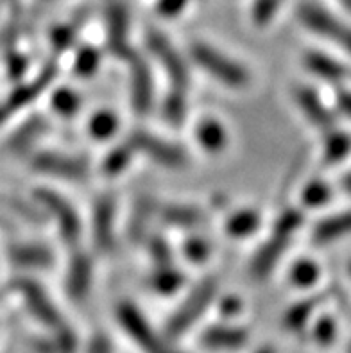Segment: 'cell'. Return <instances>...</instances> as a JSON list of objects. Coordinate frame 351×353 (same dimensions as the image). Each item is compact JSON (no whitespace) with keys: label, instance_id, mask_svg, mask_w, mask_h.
I'll use <instances>...</instances> for the list:
<instances>
[{"label":"cell","instance_id":"836d02e7","mask_svg":"<svg viewBox=\"0 0 351 353\" xmlns=\"http://www.w3.org/2000/svg\"><path fill=\"white\" fill-rule=\"evenodd\" d=\"M185 255L192 262H203L210 256V242L203 239H192L185 242Z\"/></svg>","mask_w":351,"mask_h":353},{"label":"cell","instance_id":"d6986e66","mask_svg":"<svg viewBox=\"0 0 351 353\" xmlns=\"http://www.w3.org/2000/svg\"><path fill=\"white\" fill-rule=\"evenodd\" d=\"M305 65L314 76L323 77V79L341 81L348 76V70L344 65H341L337 59L328 58L325 54L308 52L305 56Z\"/></svg>","mask_w":351,"mask_h":353},{"label":"cell","instance_id":"f1b7e54d","mask_svg":"<svg viewBox=\"0 0 351 353\" xmlns=\"http://www.w3.org/2000/svg\"><path fill=\"white\" fill-rule=\"evenodd\" d=\"M99 67V54L94 49H83L74 61V72L81 77L92 76Z\"/></svg>","mask_w":351,"mask_h":353},{"label":"cell","instance_id":"ac0fdd59","mask_svg":"<svg viewBox=\"0 0 351 353\" xmlns=\"http://www.w3.org/2000/svg\"><path fill=\"white\" fill-rule=\"evenodd\" d=\"M321 301H323V296H312V298L298 301L294 307H290L289 312L285 314V318H283L285 330H289V332L305 330L308 323H310V319L314 318V314H316Z\"/></svg>","mask_w":351,"mask_h":353},{"label":"cell","instance_id":"9a60e30c","mask_svg":"<svg viewBox=\"0 0 351 353\" xmlns=\"http://www.w3.org/2000/svg\"><path fill=\"white\" fill-rule=\"evenodd\" d=\"M351 233V210L343 212V214L330 215L326 219L316 224V228L312 230V242L316 246H326L332 242L343 239L344 235Z\"/></svg>","mask_w":351,"mask_h":353},{"label":"cell","instance_id":"d590c367","mask_svg":"<svg viewBox=\"0 0 351 353\" xmlns=\"http://www.w3.org/2000/svg\"><path fill=\"white\" fill-rule=\"evenodd\" d=\"M86 353H113L112 341H110V337L103 336V334H97L88 343Z\"/></svg>","mask_w":351,"mask_h":353},{"label":"cell","instance_id":"7402d4cb","mask_svg":"<svg viewBox=\"0 0 351 353\" xmlns=\"http://www.w3.org/2000/svg\"><path fill=\"white\" fill-rule=\"evenodd\" d=\"M258 224H260V215L254 210H240L237 214H233L226 223V232L232 235V237H248L251 233H254L258 230Z\"/></svg>","mask_w":351,"mask_h":353},{"label":"cell","instance_id":"e0dca14e","mask_svg":"<svg viewBox=\"0 0 351 353\" xmlns=\"http://www.w3.org/2000/svg\"><path fill=\"white\" fill-rule=\"evenodd\" d=\"M90 283H92V264L85 255H77L72 260L68 269L67 289L70 292L72 300H85L88 294Z\"/></svg>","mask_w":351,"mask_h":353},{"label":"cell","instance_id":"52a82bcc","mask_svg":"<svg viewBox=\"0 0 351 353\" xmlns=\"http://www.w3.org/2000/svg\"><path fill=\"white\" fill-rule=\"evenodd\" d=\"M147 45L154 58L163 65V70L170 79V85L174 86V92L185 94L188 88V70L185 65V59L174 49L169 38L158 31H151L147 36Z\"/></svg>","mask_w":351,"mask_h":353},{"label":"cell","instance_id":"44dd1931","mask_svg":"<svg viewBox=\"0 0 351 353\" xmlns=\"http://www.w3.org/2000/svg\"><path fill=\"white\" fill-rule=\"evenodd\" d=\"M197 140L206 151L217 152L226 145V131L221 122L208 119V121L201 122L197 128Z\"/></svg>","mask_w":351,"mask_h":353},{"label":"cell","instance_id":"6da1fadb","mask_svg":"<svg viewBox=\"0 0 351 353\" xmlns=\"http://www.w3.org/2000/svg\"><path fill=\"white\" fill-rule=\"evenodd\" d=\"M303 224V212L299 210H285L276 219L271 233L267 241L263 242L260 250L257 251L253 262H251V276L254 280H263L272 273V269L278 265L283 253L287 251L289 244L292 242L294 235L298 233Z\"/></svg>","mask_w":351,"mask_h":353},{"label":"cell","instance_id":"d4e9b609","mask_svg":"<svg viewBox=\"0 0 351 353\" xmlns=\"http://www.w3.org/2000/svg\"><path fill=\"white\" fill-rule=\"evenodd\" d=\"M321 271L312 260H299L298 264H294L290 280L296 287H310L319 278Z\"/></svg>","mask_w":351,"mask_h":353},{"label":"cell","instance_id":"f35d334b","mask_svg":"<svg viewBox=\"0 0 351 353\" xmlns=\"http://www.w3.org/2000/svg\"><path fill=\"white\" fill-rule=\"evenodd\" d=\"M337 104H339V110H341L344 115L351 117V92H344V94L339 95Z\"/></svg>","mask_w":351,"mask_h":353},{"label":"cell","instance_id":"60d3db41","mask_svg":"<svg viewBox=\"0 0 351 353\" xmlns=\"http://www.w3.org/2000/svg\"><path fill=\"white\" fill-rule=\"evenodd\" d=\"M254 353H276L271 346H263V348H258Z\"/></svg>","mask_w":351,"mask_h":353},{"label":"cell","instance_id":"7c38bea8","mask_svg":"<svg viewBox=\"0 0 351 353\" xmlns=\"http://www.w3.org/2000/svg\"><path fill=\"white\" fill-rule=\"evenodd\" d=\"M160 219L172 228H196L205 223L206 215L199 206L183 205V203H167L156 208Z\"/></svg>","mask_w":351,"mask_h":353},{"label":"cell","instance_id":"74e56055","mask_svg":"<svg viewBox=\"0 0 351 353\" xmlns=\"http://www.w3.org/2000/svg\"><path fill=\"white\" fill-rule=\"evenodd\" d=\"M187 0H160V4H158V9H160L161 14H167V17H174V14H178L179 11L183 9Z\"/></svg>","mask_w":351,"mask_h":353},{"label":"cell","instance_id":"8992f818","mask_svg":"<svg viewBox=\"0 0 351 353\" xmlns=\"http://www.w3.org/2000/svg\"><path fill=\"white\" fill-rule=\"evenodd\" d=\"M128 145L133 151L142 152L149 160L158 165L167 167V169H181L188 163L187 152L179 145H174L149 131H133L129 134Z\"/></svg>","mask_w":351,"mask_h":353},{"label":"cell","instance_id":"e575fe53","mask_svg":"<svg viewBox=\"0 0 351 353\" xmlns=\"http://www.w3.org/2000/svg\"><path fill=\"white\" fill-rule=\"evenodd\" d=\"M149 253H151L152 260L156 265L170 264L172 262V255H170V248L167 246V242L160 237H152L149 241Z\"/></svg>","mask_w":351,"mask_h":353},{"label":"cell","instance_id":"ffe728a7","mask_svg":"<svg viewBox=\"0 0 351 353\" xmlns=\"http://www.w3.org/2000/svg\"><path fill=\"white\" fill-rule=\"evenodd\" d=\"M185 283L181 271L174 269L172 264H163L156 265L154 273L151 274V287L158 294L169 296L178 292Z\"/></svg>","mask_w":351,"mask_h":353},{"label":"cell","instance_id":"277c9868","mask_svg":"<svg viewBox=\"0 0 351 353\" xmlns=\"http://www.w3.org/2000/svg\"><path fill=\"white\" fill-rule=\"evenodd\" d=\"M190 58L201 70L230 88H245L251 81L249 72L239 61L228 58L226 54L208 43L194 41L190 45Z\"/></svg>","mask_w":351,"mask_h":353},{"label":"cell","instance_id":"5bb4252c","mask_svg":"<svg viewBox=\"0 0 351 353\" xmlns=\"http://www.w3.org/2000/svg\"><path fill=\"white\" fill-rule=\"evenodd\" d=\"M296 103L303 115L307 117L308 121L316 128L321 130H334V115L328 112V108L321 103L317 94L310 88H299L296 92Z\"/></svg>","mask_w":351,"mask_h":353},{"label":"cell","instance_id":"cb8c5ba5","mask_svg":"<svg viewBox=\"0 0 351 353\" xmlns=\"http://www.w3.org/2000/svg\"><path fill=\"white\" fill-rule=\"evenodd\" d=\"M119 128V121L112 112H99L92 117V121L88 122V131L90 134L97 140H106L110 139Z\"/></svg>","mask_w":351,"mask_h":353},{"label":"cell","instance_id":"8fae6325","mask_svg":"<svg viewBox=\"0 0 351 353\" xmlns=\"http://www.w3.org/2000/svg\"><path fill=\"white\" fill-rule=\"evenodd\" d=\"M32 165L43 174L63 179H83L88 174V163L85 160L58 152H41L34 158Z\"/></svg>","mask_w":351,"mask_h":353},{"label":"cell","instance_id":"83f0119b","mask_svg":"<svg viewBox=\"0 0 351 353\" xmlns=\"http://www.w3.org/2000/svg\"><path fill=\"white\" fill-rule=\"evenodd\" d=\"M131 154H133V149L129 148V145L115 149V151H112L110 154H108L106 161H104V165H103V170L110 176L119 174V172H122V170L128 167L129 160H131Z\"/></svg>","mask_w":351,"mask_h":353},{"label":"cell","instance_id":"4316f807","mask_svg":"<svg viewBox=\"0 0 351 353\" xmlns=\"http://www.w3.org/2000/svg\"><path fill=\"white\" fill-rule=\"evenodd\" d=\"M13 259L20 264L27 265H45L50 262V253L43 248H17L13 253Z\"/></svg>","mask_w":351,"mask_h":353},{"label":"cell","instance_id":"3957f363","mask_svg":"<svg viewBox=\"0 0 351 353\" xmlns=\"http://www.w3.org/2000/svg\"><path fill=\"white\" fill-rule=\"evenodd\" d=\"M217 280L215 278H205L201 280L190 294L179 303V307L174 310V314L165 323V336L170 341H178L185 334L196 327L199 319L206 314V310L214 305L215 296H217Z\"/></svg>","mask_w":351,"mask_h":353},{"label":"cell","instance_id":"ab89813d","mask_svg":"<svg viewBox=\"0 0 351 353\" xmlns=\"http://www.w3.org/2000/svg\"><path fill=\"white\" fill-rule=\"evenodd\" d=\"M343 188L346 190V192L351 194V172L343 178Z\"/></svg>","mask_w":351,"mask_h":353},{"label":"cell","instance_id":"1f68e13d","mask_svg":"<svg viewBox=\"0 0 351 353\" xmlns=\"http://www.w3.org/2000/svg\"><path fill=\"white\" fill-rule=\"evenodd\" d=\"M330 199V188L323 181H312L303 192V203L307 206H321Z\"/></svg>","mask_w":351,"mask_h":353},{"label":"cell","instance_id":"5b68a950","mask_svg":"<svg viewBox=\"0 0 351 353\" xmlns=\"http://www.w3.org/2000/svg\"><path fill=\"white\" fill-rule=\"evenodd\" d=\"M298 18L308 31L323 36L332 43L351 52V27L334 14H330L326 9L314 4H303L298 9Z\"/></svg>","mask_w":351,"mask_h":353},{"label":"cell","instance_id":"484cf974","mask_svg":"<svg viewBox=\"0 0 351 353\" xmlns=\"http://www.w3.org/2000/svg\"><path fill=\"white\" fill-rule=\"evenodd\" d=\"M81 99L79 95L74 94L72 90L61 88L58 90L52 97V108L56 110V113L63 117H70L79 110Z\"/></svg>","mask_w":351,"mask_h":353},{"label":"cell","instance_id":"8d00e7d4","mask_svg":"<svg viewBox=\"0 0 351 353\" xmlns=\"http://www.w3.org/2000/svg\"><path fill=\"white\" fill-rule=\"evenodd\" d=\"M240 310H242V303H240V300H237V298H226V300H223V303H221V312H223L224 318L228 319H233L237 318L240 314Z\"/></svg>","mask_w":351,"mask_h":353},{"label":"cell","instance_id":"f546056e","mask_svg":"<svg viewBox=\"0 0 351 353\" xmlns=\"http://www.w3.org/2000/svg\"><path fill=\"white\" fill-rule=\"evenodd\" d=\"M185 112H187L185 94L172 92L167 97V101H165V117H167V121H170L172 124H179L185 119Z\"/></svg>","mask_w":351,"mask_h":353},{"label":"cell","instance_id":"d6a6232c","mask_svg":"<svg viewBox=\"0 0 351 353\" xmlns=\"http://www.w3.org/2000/svg\"><path fill=\"white\" fill-rule=\"evenodd\" d=\"M335 334H337V327H335V321L332 318H321L314 327V339L321 346L332 345Z\"/></svg>","mask_w":351,"mask_h":353},{"label":"cell","instance_id":"4fadbf2b","mask_svg":"<svg viewBox=\"0 0 351 353\" xmlns=\"http://www.w3.org/2000/svg\"><path fill=\"white\" fill-rule=\"evenodd\" d=\"M128 59L133 68V79H131V95L133 104L138 113H146L152 103V81L149 70L146 68L143 61L137 58L134 54H128Z\"/></svg>","mask_w":351,"mask_h":353},{"label":"cell","instance_id":"2e32d148","mask_svg":"<svg viewBox=\"0 0 351 353\" xmlns=\"http://www.w3.org/2000/svg\"><path fill=\"white\" fill-rule=\"evenodd\" d=\"M113 223H115V203L110 196L97 203L94 215L95 244L103 251L110 250L113 244Z\"/></svg>","mask_w":351,"mask_h":353},{"label":"cell","instance_id":"ba28073f","mask_svg":"<svg viewBox=\"0 0 351 353\" xmlns=\"http://www.w3.org/2000/svg\"><path fill=\"white\" fill-rule=\"evenodd\" d=\"M17 289L22 292L27 310H29L45 328H49L52 334L65 332L70 328L67 325V321L63 319L61 314H59V310L56 309V305L49 300V296L45 294V291L38 285V283L27 282L26 280V282H20V285H18Z\"/></svg>","mask_w":351,"mask_h":353},{"label":"cell","instance_id":"7a4b0ae2","mask_svg":"<svg viewBox=\"0 0 351 353\" xmlns=\"http://www.w3.org/2000/svg\"><path fill=\"white\" fill-rule=\"evenodd\" d=\"M115 316L120 328L140 353H183L172 345L174 341L165 336V332L152 327L137 305L122 301L117 305Z\"/></svg>","mask_w":351,"mask_h":353},{"label":"cell","instance_id":"30bf717a","mask_svg":"<svg viewBox=\"0 0 351 353\" xmlns=\"http://www.w3.org/2000/svg\"><path fill=\"white\" fill-rule=\"evenodd\" d=\"M249 334L245 328L237 327L232 323L214 325L203 330L199 337L201 348L208 352H237L248 345Z\"/></svg>","mask_w":351,"mask_h":353},{"label":"cell","instance_id":"4dcf8cb0","mask_svg":"<svg viewBox=\"0 0 351 353\" xmlns=\"http://www.w3.org/2000/svg\"><path fill=\"white\" fill-rule=\"evenodd\" d=\"M281 0H257L253 8V20L257 26H267L280 9Z\"/></svg>","mask_w":351,"mask_h":353},{"label":"cell","instance_id":"7bdbcfd3","mask_svg":"<svg viewBox=\"0 0 351 353\" xmlns=\"http://www.w3.org/2000/svg\"><path fill=\"white\" fill-rule=\"evenodd\" d=\"M348 353H351V345H350V348H348Z\"/></svg>","mask_w":351,"mask_h":353},{"label":"cell","instance_id":"9c48e42d","mask_svg":"<svg viewBox=\"0 0 351 353\" xmlns=\"http://www.w3.org/2000/svg\"><path fill=\"white\" fill-rule=\"evenodd\" d=\"M38 201L47 208V210L52 214V217L58 223L59 233L61 237L65 239V242H77L81 235V219L77 212L72 208L70 203L67 199L59 197L58 194L52 192V190H38L36 192Z\"/></svg>","mask_w":351,"mask_h":353},{"label":"cell","instance_id":"603a6c76","mask_svg":"<svg viewBox=\"0 0 351 353\" xmlns=\"http://www.w3.org/2000/svg\"><path fill=\"white\" fill-rule=\"evenodd\" d=\"M351 151V137L343 131H332L325 140V160L328 163H337L348 157Z\"/></svg>","mask_w":351,"mask_h":353},{"label":"cell","instance_id":"b9f144b4","mask_svg":"<svg viewBox=\"0 0 351 353\" xmlns=\"http://www.w3.org/2000/svg\"><path fill=\"white\" fill-rule=\"evenodd\" d=\"M348 273H350V276H351V262L348 264Z\"/></svg>","mask_w":351,"mask_h":353}]
</instances>
